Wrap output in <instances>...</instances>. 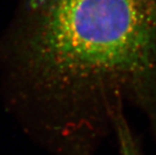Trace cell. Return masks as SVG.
Segmentation results:
<instances>
[{
  "label": "cell",
  "mask_w": 156,
  "mask_h": 155,
  "mask_svg": "<svg viewBox=\"0 0 156 155\" xmlns=\"http://www.w3.org/2000/svg\"><path fill=\"white\" fill-rule=\"evenodd\" d=\"M113 133L117 138L120 155H143L127 121L126 115L117 119Z\"/></svg>",
  "instance_id": "7a4b0ae2"
},
{
  "label": "cell",
  "mask_w": 156,
  "mask_h": 155,
  "mask_svg": "<svg viewBox=\"0 0 156 155\" xmlns=\"http://www.w3.org/2000/svg\"><path fill=\"white\" fill-rule=\"evenodd\" d=\"M24 61L62 155H94L132 107L156 135V0H29Z\"/></svg>",
  "instance_id": "6da1fadb"
}]
</instances>
